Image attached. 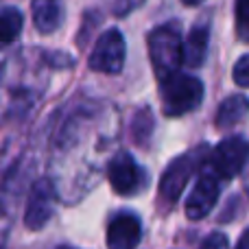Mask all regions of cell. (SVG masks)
Returning a JSON list of instances; mask_svg holds the SVG:
<instances>
[{"label":"cell","instance_id":"1","mask_svg":"<svg viewBox=\"0 0 249 249\" xmlns=\"http://www.w3.org/2000/svg\"><path fill=\"white\" fill-rule=\"evenodd\" d=\"M149 57L160 81L179 72V66L184 64V42H181V35H179V26L164 24L151 31Z\"/></svg>","mask_w":249,"mask_h":249},{"label":"cell","instance_id":"2","mask_svg":"<svg viewBox=\"0 0 249 249\" xmlns=\"http://www.w3.org/2000/svg\"><path fill=\"white\" fill-rule=\"evenodd\" d=\"M162 88V109L166 116H184L201 105L203 83L197 77L175 72L160 81Z\"/></svg>","mask_w":249,"mask_h":249},{"label":"cell","instance_id":"3","mask_svg":"<svg viewBox=\"0 0 249 249\" xmlns=\"http://www.w3.org/2000/svg\"><path fill=\"white\" fill-rule=\"evenodd\" d=\"M249 158V144L245 138L230 136L214 146L210 158V168L219 179H234Z\"/></svg>","mask_w":249,"mask_h":249},{"label":"cell","instance_id":"4","mask_svg":"<svg viewBox=\"0 0 249 249\" xmlns=\"http://www.w3.org/2000/svg\"><path fill=\"white\" fill-rule=\"evenodd\" d=\"M90 70L103 74H118L124 66V37L118 29H109L96 39L90 55Z\"/></svg>","mask_w":249,"mask_h":249},{"label":"cell","instance_id":"5","mask_svg":"<svg viewBox=\"0 0 249 249\" xmlns=\"http://www.w3.org/2000/svg\"><path fill=\"white\" fill-rule=\"evenodd\" d=\"M53 208H55V186L51 179H39L33 184V190L26 201L24 212V223L29 230H42L53 216Z\"/></svg>","mask_w":249,"mask_h":249},{"label":"cell","instance_id":"6","mask_svg":"<svg viewBox=\"0 0 249 249\" xmlns=\"http://www.w3.org/2000/svg\"><path fill=\"white\" fill-rule=\"evenodd\" d=\"M107 177L118 195H136L142 186V173L131 153L121 151L107 164Z\"/></svg>","mask_w":249,"mask_h":249},{"label":"cell","instance_id":"7","mask_svg":"<svg viewBox=\"0 0 249 249\" xmlns=\"http://www.w3.org/2000/svg\"><path fill=\"white\" fill-rule=\"evenodd\" d=\"M195 164H197L195 153L179 155L177 160L171 162V166L164 171L162 179H160V199H162L164 203L177 201V197L184 193L186 184H188L190 175H193Z\"/></svg>","mask_w":249,"mask_h":249},{"label":"cell","instance_id":"8","mask_svg":"<svg viewBox=\"0 0 249 249\" xmlns=\"http://www.w3.org/2000/svg\"><path fill=\"white\" fill-rule=\"evenodd\" d=\"M219 193H221L219 177L212 171L203 173L197 179V184H195L188 201H186V216L193 221H201L203 216H208L210 210L214 208L216 199H219Z\"/></svg>","mask_w":249,"mask_h":249},{"label":"cell","instance_id":"9","mask_svg":"<svg viewBox=\"0 0 249 249\" xmlns=\"http://www.w3.org/2000/svg\"><path fill=\"white\" fill-rule=\"evenodd\" d=\"M140 238L142 225L136 214L124 212V214H118L109 221L107 236H105V243L109 249H136L140 245Z\"/></svg>","mask_w":249,"mask_h":249},{"label":"cell","instance_id":"10","mask_svg":"<svg viewBox=\"0 0 249 249\" xmlns=\"http://www.w3.org/2000/svg\"><path fill=\"white\" fill-rule=\"evenodd\" d=\"M22 190H24V175L20 168L9 173L4 186L0 188V247L7 241V234L11 230L13 214H16V201L20 199Z\"/></svg>","mask_w":249,"mask_h":249},{"label":"cell","instance_id":"11","mask_svg":"<svg viewBox=\"0 0 249 249\" xmlns=\"http://www.w3.org/2000/svg\"><path fill=\"white\" fill-rule=\"evenodd\" d=\"M33 22L39 33L48 35L57 31L64 22V2L61 0H33Z\"/></svg>","mask_w":249,"mask_h":249},{"label":"cell","instance_id":"12","mask_svg":"<svg viewBox=\"0 0 249 249\" xmlns=\"http://www.w3.org/2000/svg\"><path fill=\"white\" fill-rule=\"evenodd\" d=\"M247 114H249V99L243 94H232L221 103L219 112H216V127L232 129L238 123L245 121Z\"/></svg>","mask_w":249,"mask_h":249},{"label":"cell","instance_id":"13","mask_svg":"<svg viewBox=\"0 0 249 249\" xmlns=\"http://www.w3.org/2000/svg\"><path fill=\"white\" fill-rule=\"evenodd\" d=\"M208 39H210L208 26H195L190 31L188 39L184 44V64H188L190 68H199L203 64L208 53Z\"/></svg>","mask_w":249,"mask_h":249},{"label":"cell","instance_id":"14","mask_svg":"<svg viewBox=\"0 0 249 249\" xmlns=\"http://www.w3.org/2000/svg\"><path fill=\"white\" fill-rule=\"evenodd\" d=\"M24 18L16 7H0V44H11L18 39Z\"/></svg>","mask_w":249,"mask_h":249},{"label":"cell","instance_id":"15","mask_svg":"<svg viewBox=\"0 0 249 249\" xmlns=\"http://www.w3.org/2000/svg\"><path fill=\"white\" fill-rule=\"evenodd\" d=\"M236 35L241 42L249 44V0H236Z\"/></svg>","mask_w":249,"mask_h":249},{"label":"cell","instance_id":"16","mask_svg":"<svg viewBox=\"0 0 249 249\" xmlns=\"http://www.w3.org/2000/svg\"><path fill=\"white\" fill-rule=\"evenodd\" d=\"M234 81L241 88H249V55L241 57L234 66Z\"/></svg>","mask_w":249,"mask_h":249},{"label":"cell","instance_id":"17","mask_svg":"<svg viewBox=\"0 0 249 249\" xmlns=\"http://www.w3.org/2000/svg\"><path fill=\"white\" fill-rule=\"evenodd\" d=\"M199 249H230V243H228V238H225V234L214 232L201 243Z\"/></svg>","mask_w":249,"mask_h":249},{"label":"cell","instance_id":"18","mask_svg":"<svg viewBox=\"0 0 249 249\" xmlns=\"http://www.w3.org/2000/svg\"><path fill=\"white\" fill-rule=\"evenodd\" d=\"M236 249H249V230H245V234L241 236V241H238V247Z\"/></svg>","mask_w":249,"mask_h":249},{"label":"cell","instance_id":"19","mask_svg":"<svg viewBox=\"0 0 249 249\" xmlns=\"http://www.w3.org/2000/svg\"><path fill=\"white\" fill-rule=\"evenodd\" d=\"M184 4H188V7H195V4H201L203 0H181Z\"/></svg>","mask_w":249,"mask_h":249},{"label":"cell","instance_id":"20","mask_svg":"<svg viewBox=\"0 0 249 249\" xmlns=\"http://www.w3.org/2000/svg\"><path fill=\"white\" fill-rule=\"evenodd\" d=\"M59 249H74V247H59Z\"/></svg>","mask_w":249,"mask_h":249},{"label":"cell","instance_id":"21","mask_svg":"<svg viewBox=\"0 0 249 249\" xmlns=\"http://www.w3.org/2000/svg\"><path fill=\"white\" fill-rule=\"evenodd\" d=\"M247 188H249V175H247Z\"/></svg>","mask_w":249,"mask_h":249}]
</instances>
